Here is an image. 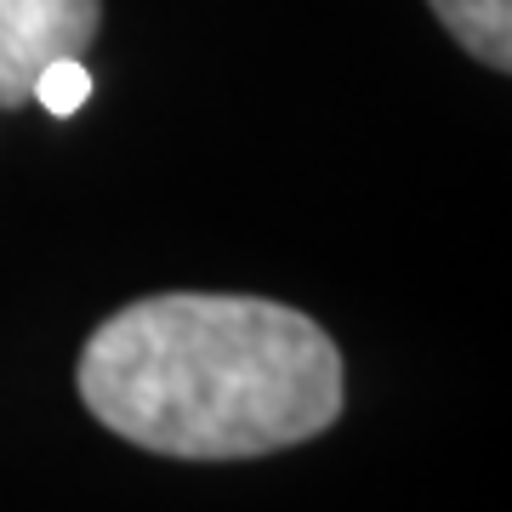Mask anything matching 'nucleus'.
Returning a JSON list of instances; mask_svg holds the SVG:
<instances>
[{"instance_id":"obj_1","label":"nucleus","mask_w":512,"mask_h":512,"mask_svg":"<svg viewBox=\"0 0 512 512\" xmlns=\"http://www.w3.org/2000/svg\"><path fill=\"white\" fill-rule=\"evenodd\" d=\"M74 387L109 433L154 456L245 461L342 416V353L285 302L165 291L92 330Z\"/></svg>"},{"instance_id":"obj_2","label":"nucleus","mask_w":512,"mask_h":512,"mask_svg":"<svg viewBox=\"0 0 512 512\" xmlns=\"http://www.w3.org/2000/svg\"><path fill=\"white\" fill-rule=\"evenodd\" d=\"M97 0H0V46L23 97H35V74L52 57H80L97 35Z\"/></svg>"},{"instance_id":"obj_3","label":"nucleus","mask_w":512,"mask_h":512,"mask_svg":"<svg viewBox=\"0 0 512 512\" xmlns=\"http://www.w3.org/2000/svg\"><path fill=\"white\" fill-rule=\"evenodd\" d=\"M433 18L490 69H512V0H427Z\"/></svg>"},{"instance_id":"obj_4","label":"nucleus","mask_w":512,"mask_h":512,"mask_svg":"<svg viewBox=\"0 0 512 512\" xmlns=\"http://www.w3.org/2000/svg\"><path fill=\"white\" fill-rule=\"evenodd\" d=\"M86 97H92V74H86V63L80 57H52L46 69L35 74V97L29 103H40L46 114H80L86 109Z\"/></svg>"},{"instance_id":"obj_5","label":"nucleus","mask_w":512,"mask_h":512,"mask_svg":"<svg viewBox=\"0 0 512 512\" xmlns=\"http://www.w3.org/2000/svg\"><path fill=\"white\" fill-rule=\"evenodd\" d=\"M29 97L18 92V80H12V63H6V46H0V109H23Z\"/></svg>"}]
</instances>
